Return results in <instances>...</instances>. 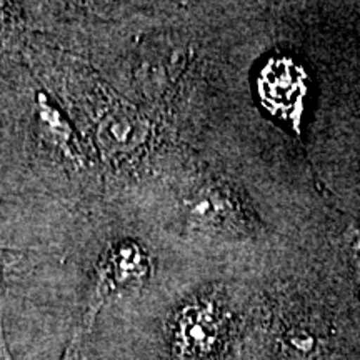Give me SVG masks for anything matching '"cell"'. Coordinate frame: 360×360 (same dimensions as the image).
I'll return each instance as SVG.
<instances>
[{
  "instance_id": "1",
  "label": "cell",
  "mask_w": 360,
  "mask_h": 360,
  "mask_svg": "<svg viewBox=\"0 0 360 360\" xmlns=\"http://www.w3.org/2000/svg\"><path fill=\"white\" fill-rule=\"evenodd\" d=\"M152 274L148 250L135 238L112 240L98 255L94 267V282L82 322L94 327L103 305L115 297L146 285Z\"/></svg>"
},
{
  "instance_id": "2",
  "label": "cell",
  "mask_w": 360,
  "mask_h": 360,
  "mask_svg": "<svg viewBox=\"0 0 360 360\" xmlns=\"http://www.w3.org/2000/svg\"><path fill=\"white\" fill-rule=\"evenodd\" d=\"M231 317L217 295H200L184 304L169 328L175 360H214L222 352Z\"/></svg>"
},
{
  "instance_id": "3",
  "label": "cell",
  "mask_w": 360,
  "mask_h": 360,
  "mask_svg": "<svg viewBox=\"0 0 360 360\" xmlns=\"http://www.w3.org/2000/svg\"><path fill=\"white\" fill-rule=\"evenodd\" d=\"M184 215L193 231L205 236L242 238L250 232L240 200L219 180H199L188 188L182 200Z\"/></svg>"
},
{
  "instance_id": "4",
  "label": "cell",
  "mask_w": 360,
  "mask_h": 360,
  "mask_svg": "<svg viewBox=\"0 0 360 360\" xmlns=\"http://www.w3.org/2000/svg\"><path fill=\"white\" fill-rule=\"evenodd\" d=\"M259 96L274 115L299 124L307 96L305 72L290 58H272L260 72Z\"/></svg>"
},
{
  "instance_id": "5",
  "label": "cell",
  "mask_w": 360,
  "mask_h": 360,
  "mask_svg": "<svg viewBox=\"0 0 360 360\" xmlns=\"http://www.w3.org/2000/svg\"><path fill=\"white\" fill-rule=\"evenodd\" d=\"M35 4L0 2V60L20 52L35 32Z\"/></svg>"
},
{
  "instance_id": "6",
  "label": "cell",
  "mask_w": 360,
  "mask_h": 360,
  "mask_svg": "<svg viewBox=\"0 0 360 360\" xmlns=\"http://www.w3.org/2000/svg\"><path fill=\"white\" fill-rule=\"evenodd\" d=\"M34 260V252L30 249L0 247V294L19 274L27 272Z\"/></svg>"
},
{
  "instance_id": "7",
  "label": "cell",
  "mask_w": 360,
  "mask_h": 360,
  "mask_svg": "<svg viewBox=\"0 0 360 360\" xmlns=\"http://www.w3.org/2000/svg\"><path fill=\"white\" fill-rule=\"evenodd\" d=\"M92 332V327L85 326L84 322H80L77 328L72 334L69 344L64 350L60 360H90L89 355V335Z\"/></svg>"
},
{
  "instance_id": "8",
  "label": "cell",
  "mask_w": 360,
  "mask_h": 360,
  "mask_svg": "<svg viewBox=\"0 0 360 360\" xmlns=\"http://www.w3.org/2000/svg\"><path fill=\"white\" fill-rule=\"evenodd\" d=\"M0 165L12 167L11 150H8V142H7V137H6V129H4L2 115H0Z\"/></svg>"
},
{
  "instance_id": "9",
  "label": "cell",
  "mask_w": 360,
  "mask_h": 360,
  "mask_svg": "<svg viewBox=\"0 0 360 360\" xmlns=\"http://www.w3.org/2000/svg\"><path fill=\"white\" fill-rule=\"evenodd\" d=\"M350 254H352V264L355 269V277L360 283V236H355L350 242Z\"/></svg>"
},
{
  "instance_id": "10",
  "label": "cell",
  "mask_w": 360,
  "mask_h": 360,
  "mask_svg": "<svg viewBox=\"0 0 360 360\" xmlns=\"http://www.w3.org/2000/svg\"><path fill=\"white\" fill-rule=\"evenodd\" d=\"M0 360H13L11 350H8V345H7L6 330H4L2 319H0Z\"/></svg>"
}]
</instances>
